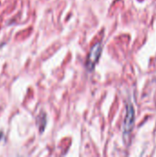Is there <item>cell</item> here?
<instances>
[{"mask_svg":"<svg viewBox=\"0 0 156 157\" xmlns=\"http://www.w3.org/2000/svg\"><path fill=\"white\" fill-rule=\"evenodd\" d=\"M134 119H135V111L131 104H128L127 106V111H126V117L125 121L123 122V135L124 137H128L134 125Z\"/></svg>","mask_w":156,"mask_h":157,"instance_id":"6da1fadb","label":"cell"},{"mask_svg":"<svg viewBox=\"0 0 156 157\" xmlns=\"http://www.w3.org/2000/svg\"><path fill=\"white\" fill-rule=\"evenodd\" d=\"M101 52H102V45L100 42L95 44L94 47L91 49L89 55H88V58H87V68H88V70L92 71L94 69L96 63H97V61L100 57Z\"/></svg>","mask_w":156,"mask_h":157,"instance_id":"7a4b0ae2","label":"cell"}]
</instances>
